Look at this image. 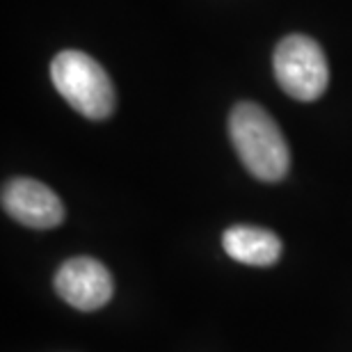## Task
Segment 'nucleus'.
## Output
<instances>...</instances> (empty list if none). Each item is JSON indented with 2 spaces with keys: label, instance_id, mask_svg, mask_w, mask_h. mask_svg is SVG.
<instances>
[{
  "label": "nucleus",
  "instance_id": "nucleus-1",
  "mask_svg": "<svg viewBox=\"0 0 352 352\" xmlns=\"http://www.w3.org/2000/svg\"><path fill=\"white\" fill-rule=\"evenodd\" d=\"M229 138L250 174L258 181H281L291 165L288 144L277 122L261 105L243 101L229 115Z\"/></svg>",
  "mask_w": 352,
  "mask_h": 352
},
{
  "label": "nucleus",
  "instance_id": "nucleus-2",
  "mask_svg": "<svg viewBox=\"0 0 352 352\" xmlns=\"http://www.w3.org/2000/svg\"><path fill=\"white\" fill-rule=\"evenodd\" d=\"M51 80L60 96L87 119H105L117 103L115 85L105 69L82 51H62L51 62Z\"/></svg>",
  "mask_w": 352,
  "mask_h": 352
},
{
  "label": "nucleus",
  "instance_id": "nucleus-3",
  "mask_svg": "<svg viewBox=\"0 0 352 352\" xmlns=\"http://www.w3.org/2000/svg\"><path fill=\"white\" fill-rule=\"evenodd\" d=\"M272 69L279 87L298 101H316L329 82V69L322 48L307 34H288L277 44Z\"/></svg>",
  "mask_w": 352,
  "mask_h": 352
},
{
  "label": "nucleus",
  "instance_id": "nucleus-4",
  "mask_svg": "<svg viewBox=\"0 0 352 352\" xmlns=\"http://www.w3.org/2000/svg\"><path fill=\"white\" fill-rule=\"evenodd\" d=\"M55 291L78 311H96L112 298V277L96 258H69L55 272Z\"/></svg>",
  "mask_w": 352,
  "mask_h": 352
},
{
  "label": "nucleus",
  "instance_id": "nucleus-5",
  "mask_svg": "<svg viewBox=\"0 0 352 352\" xmlns=\"http://www.w3.org/2000/svg\"><path fill=\"white\" fill-rule=\"evenodd\" d=\"M3 208L30 229H55L65 220V204L51 188L34 179H12L3 188Z\"/></svg>",
  "mask_w": 352,
  "mask_h": 352
},
{
  "label": "nucleus",
  "instance_id": "nucleus-6",
  "mask_svg": "<svg viewBox=\"0 0 352 352\" xmlns=\"http://www.w3.org/2000/svg\"><path fill=\"white\" fill-rule=\"evenodd\" d=\"M222 248L234 261L245 265H274L281 256L279 238L272 231L250 227V224H238L224 231Z\"/></svg>",
  "mask_w": 352,
  "mask_h": 352
}]
</instances>
